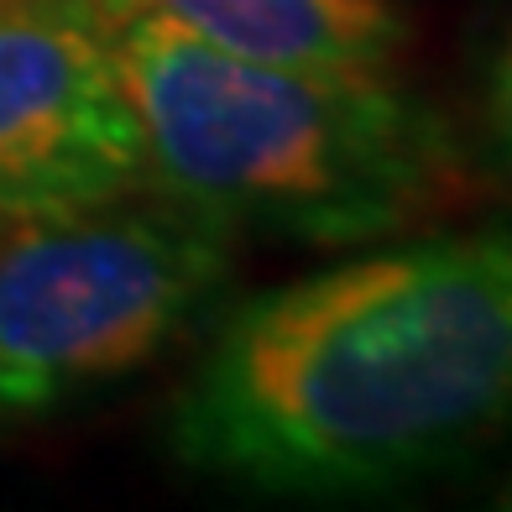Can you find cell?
I'll return each mask as SVG.
<instances>
[{"mask_svg": "<svg viewBox=\"0 0 512 512\" xmlns=\"http://www.w3.org/2000/svg\"><path fill=\"white\" fill-rule=\"evenodd\" d=\"M512 429V225L398 236L241 298L168 450L272 497H382Z\"/></svg>", "mask_w": 512, "mask_h": 512, "instance_id": "6da1fadb", "label": "cell"}, {"mask_svg": "<svg viewBox=\"0 0 512 512\" xmlns=\"http://www.w3.org/2000/svg\"><path fill=\"white\" fill-rule=\"evenodd\" d=\"M147 136V183L230 230L298 246L398 241L471 189L460 131L398 74L220 53L157 16H110Z\"/></svg>", "mask_w": 512, "mask_h": 512, "instance_id": "7a4b0ae2", "label": "cell"}, {"mask_svg": "<svg viewBox=\"0 0 512 512\" xmlns=\"http://www.w3.org/2000/svg\"><path fill=\"white\" fill-rule=\"evenodd\" d=\"M241 230L162 189L0 220V418L162 361L236 277Z\"/></svg>", "mask_w": 512, "mask_h": 512, "instance_id": "3957f363", "label": "cell"}, {"mask_svg": "<svg viewBox=\"0 0 512 512\" xmlns=\"http://www.w3.org/2000/svg\"><path fill=\"white\" fill-rule=\"evenodd\" d=\"M136 189L147 136L95 0H0V220Z\"/></svg>", "mask_w": 512, "mask_h": 512, "instance_id": "277c9868", "label": "cell"}, {"mask_svg": "<svg viewBox=\"0 0 512 512\" xmlns=\"http://www.w3.org/2000/svg\"><path fill=\"white\" fill-rule=\"evenodd\" d=\"M110 16H157L220 53L319 74H398L413 48L408 0H95Z\"/></svg>", "mask_w": 512, "mask_h": 512, "instance_id": "5b68a950", "label": "cell"}, {"mask_svg": "<svg viewBox=\"0 0 512 512\" xmlns=\"http://www.w3.org/2000/svg\"><path fill=\"white\" fill-rule=\"evenodd\" d=\"M476 136H481V157L497 173L512 178V27L502 32L492 63L481 74V105H476Z\"/></svg>", "mask_w": 512, "mask_h": 512, "instance_id": "8992f818", "label": "cell"}, {"mask_svg": "<svg viewBox=\"0 0 512 512\" xmlns=\"http://www.w3.org/2000/svg\"><path fill=\"white\" fill-rule=\"evenodd\" d=\"M502 502H507V507H512V486H507V497H502Z\"/></svg>", "mask_w": 512, "mask_h": 512, "instance_id": "52a82bcc", "label": "cell"}]
</instances>
